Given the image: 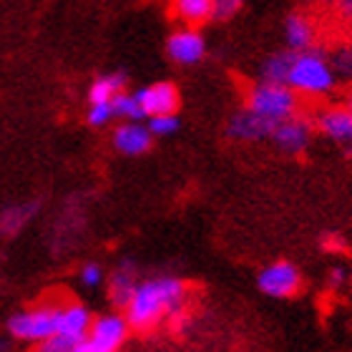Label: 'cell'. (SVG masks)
Instances as JSON below:
<instances>
[{
  "instance_id": "obj_14",
  "label": "cell",
  "mask_w": 352,
  "mask_h": 352,
  "mask_svg": "<svg viewBox=\"0 0 352 352\" xmlns=\"http://www.w3.org/2000/svg\"><path fill=\"white\" fill-rule=\"evenodd\" d=\"M315 23L312 18H307L305 13H292L287 15L285 21V41H287V51L300 53L315 48Z\"/></svg>"
},
{
  "instance_id": "obj_18",
  "label": "cell",
  "mask_w": 352,
  "mask_h": 352,
  "mask_svg": "<svg viewBox=\"0 0 352 352\" xmlns=\"http://www.w3.org/2000/svg\"><path fill=\"white\" fill-rule=\"evenodd\" d=\"M292 51H277L267 56L264 63L259 66V81L270 83H287V74H289V63H292Z\"/></svg>"
},
{
  "instance_id": "obj_13",
  "label": "cell",
  "mask_w": 352,
  "mask_h": 352,
  "mask_svg": "<svg viewBox=\"0 0 352 352\" xmlns=\"http://www.w3.org/2000/svg\"><path fill=\"white\" fill-rule=\"evenodd\" d=\"M151 133L141 121H126L113 133V146L124 156H141L151 148Z\"/></svg>"
},
{
  "instance_id": "obj_22",
  "label": "cell",
  "mask_w": 352,
  "mask_h": 352,
  "mask_svg": "<svg viewBox=\"0 0 352 352\" xmlns=\"http://www.w3.org/2000/svg\"><path fill=\"white\" fill-rule=\"evenodd\" d=\"M179 116L176 113H164V116H151L148 118V133L151 136H174L179 131Z\"/></svg>"
},
{
  "instance_id": "obj_27",
  "label": "cell",
  "mask_w": 352,
  "mask_h": 352,
  "mask_svg": "<svg viewBox=\"0 0 352 352\" xmlns=\"http://www.w3.org/2000/svg\"><path fill=\"white\" fill-rule=\"evenodd\" d=\"M340 13L352 23V0H340Z\"/></svg>"
},
{
  "instance_id": "obj_1",
  "label": "cell",
  "mask_w": 352,
  "mask_h": 352,
  "mask_svg": "<svg viewBox=\"0 0 352 352\" xmlns=\"http://www.w3.org/2000/svg\"><path fill=\"white\" fill-rule=\"evenodd\" d=\"M186 302V287L176 277H151L136 285L126 305V322L133 330H151L166 317L182 315Z\"/></svg>"
},
{
  "instance_id": "obj_10",
  "label": "cell",
  "mask_w": 352,
  "mask_h": 352,
  "mask_svg": "<svg viewBox=\"0 0 352 352\" xmlns=\"http://www.w3.org/2000/svg\"><path fill=\"white\" fill-rule=\"evenodd\" d=\"M315 129L322 133L324 139H330L332 144H338L352 154V111L345 106H332V109L320 111V116L315 121Z\"/></svg>"
},
{
  "instance_id": "obj_26",
  "label": "cell",
  "mask_w": 352,
  "mask_h": 352,
  "mask_svg": "<svg viewBox=\"0 0 352 352\" xmlns=\"http://www.w3.org/2000/svg\"><path fill=\"white\" fill-rule=\"evenodd\" d=\"M347 285V270L345 267H332L330 274H327V287H330L332 292H338V289H342V287Z\"/></svg>"
},
{
  "instance_id": "obj_20",
  "label": "cell",
  "mask_w": 352,
  "mask_h": 352,
  "mask_svg": "<svg viewBox=\"0 0 352 352\" xmlns=\"http://www.w3.org/2000/svg\"><path fill=\"white\" fill-rule=\"evenodd\" d=\"M111 106H113V116L124 118V121H144V111H141V103L139 98H136V94H126V91H121V94L111 101Z\"/></svg>"
},
{
  "instance_id": "obj_7",
  "label": "cell",
  "mask_w": 352,
  "mask_h": 352,
  "mask_svg": "<svg viewBox=\"0 0 352 352\" xmlns=\"http://www.w3.org/2000/svg\"><path fill=\"white\" fill-rule=\"evenodd\" d=\"M56 320H58V307H38L15 312L8 322L10 335L28 342H45L56 335Z\"/></svg>"
},
{
  "instance_id": "obj_4",
  "label": "cell",
  "mask_w": 352,
  "mask_h": 352,
  "mask_svg": "<svg viewBox=\"0 0 352 352\" xmlns=\"http://www.w3.org/2000/svg\"><path fill=\"white\" fill-rule=\"evenodd\" d=\"M129 322L124 315H103L91 322L86 338L76 342L71 352H118L129 335Z\"/></svg>"
},
{
  "instance_id": "obj_28",
  "label": "cell",
  "mask_w": 352,
  "mask_h": 352,
  "mask_svg": "<svg viewBox=\"0 0 352 352\" xmlns=\"http://www.w3.org/2000/svg\"><path fill=\"white\" fill-rule=\"evenodd\" d=\"M345 109L352 111V88H350V94H347V101H345Z\"/></svg>"
},
{
  "instance_id": "obj_6",
  "label": "cell",
  "mask_w": 352,
  "mask_h": 352,
  "mask_svg": "<svg viewBox=\"0 0 352 352\" xmlns=\"http://www.w3.org/2000/svg\"><path fill=\"white\" fill-rule=\"evenodd\" d=\"M91 312L83 305H66L58 307V320H56V335L51 340H45L43 347H53V350H66L71 352L76 342H81L86 338L88 327H91Z\"/></svg>"
},
{
  "instance_id": "obj_17",
  "label": "cell",
  "mask_w": 352,
  "mask_h": 352,
  "mask_svg": "<svg viewBox=\"0 0 352 352\" xmlns=\"http://www.w3.org/2000/svg\"><path fill=\"white\" fill-rule=\"evenodd\" d=\"M36 204H13L0 212V236H15L33 219Z\"/></svg>"
},
{
  "instance_id": "obj_30",
  "label": "cell",
  "mask_w": 352,
  "mask_h": 352,
  "mask_svg": "<svg viewBox=\"0 0 352 352\" xmlns=\"http://www.w3.org/2000/svg\"><path fill=\"white\" fill-rule=\"evenodd\" d=\"M43 352H66V350H53V347H43Z\"/></svg>"
},
{
  "instance_id": "obj_2",
  "label": "cell",
  "mask_w": 352,
  "mask_h": 352,
  "mask_svg": "<svg viewBox=\"0 0 352 352\" xmlns=\"http://www.w3.org/2000/svg\"><path fill=\"white\" fill-rule=\"evenodd\" d=\"M287 86L297 96H307V98L330 96L338 88V76L332 71L330 56L320 48L294 53L289 74H287Z\"/></svg>"
},
{
  "instance_id": "obj_5",
  "label": "cell",
  "mask_w": 352,
  "mask_h": 352,
  "mask_svg": "<svg viewBox=\"0 0 352 352\" xmlns=\"http://www.w3.org/2000/svg\"><path fill=\"white\" fill-rule=\"evenodd\" d=\"M257 287L259 292L272 297V300H292L302 289V272L297 264L277 259V262L267 264L257 274Z\"/></svg>"
},
{
  "instance_id": "obj_25",
  "label": "cell",
  "mask_w": 352,
  "mask_h": 352,
  "mask_svg": "<svg viewBox=\"0 0 352 352\" xmlns=\"http://www.w3.org/2000/svg\"><path fill=\"white\" fill-rule=\"evenodd\" d=\"M244 0H214V18H232Z\"/></svg>"
},
{
  "instance_id": "obj_11",
  "label": "cell",
  "mask_w": 352,
  "mask_h": 352,
  "mask_svg": "<svg viewBox=\"0 0 352 352\" xmlns=\"http://www.w3.org/2000/svg\"><path fill=\"white\" fill-rule=\"evenodd\" d=\"M136 98H139L141 111H144L146 118L164 116V113H176V109H179V91L169 81H159L141 88V91H136Z\"/></svg>"
},
{
  "instance_id": "obj_29",
  "label": "cell",
  "mask_w": 352,
  "mask_h": 352,
  "mask_svg": "<svg viewBox=\"0 0 352 352\" xmlns=\"http://www.w3.org/2000/svg\"><path fill=\"white\" fill-rule=\"evenodd\" d=\"M347 285L352 287V267H350V270H347Z\"/></svg>"
},
{
  "instance_id": "obj_24",
  "label": "cell",
  "mask_w": 352,
  "mask_h": 352,
  "mask_svg": "<svg viewBox=\"0 0 352 352\" xmlns=\"http://www.w3.org/2000/svg\"><path fill=\"white\" fill-rule=\"evenodd\" d=\"M81 282L86 287H98L103 282V270L96 262H88L81 270Z\"/></svg>"
},
{
  "instance_id": "obj_9",
  "label": "cell",
  "mask_w": 352,
  "mask_h": 352,
  "mask_svg": "<svg viewBox=\"0 0 352 352\" xmlns=\"http://www.w3.org/2000/svg\"><path fill=\"white\" fill-rule=\"evenodd\" d=\"M166 53L179 66H197L206 56V41L197 28H179L166 41Z\"/></svg>"
},
{
  "instance_id": "obj_16",
  "label": "cell",
  "mask_w": 352,
  "mask_h": 352,
  "mask_svg": "<svg viewBox=\"0 0 352 352\" xmlns=\"http://www.w3.org/2000/svg\"><path fill=\"white\" fill-rule=\"evenodd\" d=\"M136 267L131 262H124L113 272V277H111V285H109V292H111V300L116 307H126L129 300H131L133 289H136Z\"/></svg>"
},
{
  "instance_id": "obj_15",
  "label": "cell",
  "mask_w": 352,
  "mask_h": 352,
  "mask_svg": "<svg viewBox=\"0 0 352 352\" xmlns=\"http://www.w3.org/2000/svg\"><path fill=\"white\" fill-rule=\"evenodd\" d=\"M171 10L186 28H197L214 18V0H171Z\"/></svg>"
},
{
  "instance_id": "obj_23",
  "label": "cell",
  "mask_w": 352,
  "mask_h": 352,
  "mask_svg": "<svg viewBox=\"0 0 352 352\" xmlns=\"http://www.w3.org/2000/svg\"><path fill=\"white\" fill-rule=\"evenodd\" d=\"M113 118V106L109 103H91L88 109V124L91 126H106Z\"/></svg>"
},
{
  "instance_id": "obj_31",
  "label": "cell",
  "mask_w": 352,
  "mask_h": 352,
  "mask_svg": "<svg viewBox=\"0 0 352 352\" xmlns=\"http://www.w3.org/2000/svg\"><path fill=\"white\" fill-rule=\"evenodd\" d=\"M0 352H6V342H0Z\"/></svg>"
},
{
  "instance_id": "obj_21",
  "label": "cell",
  "mask_w": 352,
  "mask_h": 352,
  "mask_svg": "<svg viewBox=\"0 0 352 352\" xmlns=\"http://www.w3.org/2000/svg\"><path fill=\"white\" fill-rule=\"evenodd\" d=\"M332 71L338 76V81H350L352 83V43L340 45L338 51L330 56Z\"/></svg>"
},
{
  "instance_id": "obj_19",
  "label": "cell",
  "mask_w": 352,
  "mask_h": 352,
  "mask_svg": "<svg viewBox=\"0 0 352 352\" xmlns=\"http://www.w3.org/2000/svg\"><path fill=\"white\" fill-rule=\"evenodd\" d=\"M126 86V78L121 74H111V76H101V78H96L91 91H88V98L91 103H109L113 101Z\"/></svg>"
},
{
  "instance_id": "obj_8",
  "label": "cell",
  "mask_w": 352,
  "mask_h": 352,
  "mask_svg": "<svg viewBox=\"0 0 352 352\" xmlns=\"http://www.w3.org/2000/svg\"><path fill=\"white\" fill-rule=\"evenodd\" d=\"M312 136H315V124L294 113V116H289V118H285V121L274 124L270 141H274V144H277L285 154L300 156L309 148V144H312Z\"/></svg>"
},
{
  "instance_id": "obj_12",
  "label": "cell",
  "mask_w": 352,
  "mask_h": 352,
  "mask_svg": "<svg viewBox=\"0 0 352 352\" xmlns=\"http://www.w3.org/2000/svg\"><path fill=\"white\" fill-rule=\"evenodd\" d=\"M272 129L274 124H270L267 118L257 116L254 111L242 109L236 111L234 116L229 118L227 133L234 141H247V144H254V141H267L272 136Z\"/></svg>"
},
{
  "instance_id": "obj_3",
  "label": "cell",
  "mask_w": 352,
  "mask_h": 352,
  "mask_svg": "<svg viewBox=\"0 0 352 352\" xmlns=\"http://www.w3.org/2000/svg\"><path fill=\"white\" fill-rule=\"evenodd\" d=\"M247 109L254 111L257 116L267 118L270 124H279V121H285V118L297 113V109H300V96L294 94L287 83L257 81L250 88Z\"/></svg>"
}]
</instances>
